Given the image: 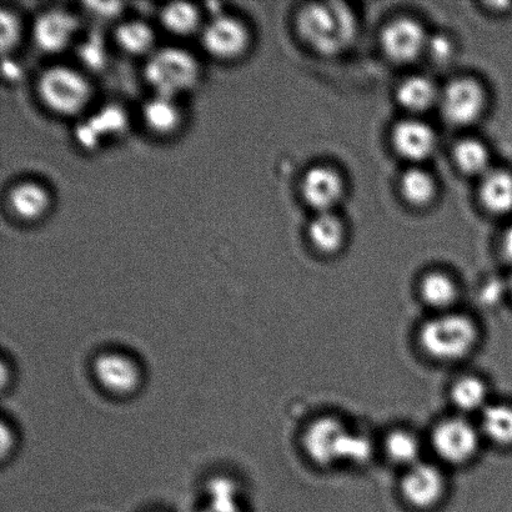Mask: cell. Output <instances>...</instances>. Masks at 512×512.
<instances>
[{
	"instance_id": "obj_11",
	"label": "cell",
	"mask_w": 512,
	"mask_h": 512,
	"mask_svg": "<svg viewBox=\"0 0 512 512\" xmlns=\"http://www.w3.org/2000/svg\"><path fill=\"white\" fill-rule=\"evenodd\" d=\"M428 38L423 27L413 19H396L386 25L381 34V45L394 62H413L426 49Z\"/></svg>"
},
{
	"instance_id": "obj_28",
	"label": "cell",
	"mask_w": 512,
	"mask_h": 512,
	"mask_svg": "<svg viewBox=\"0 0 512 512\" xmlns=\"http://www.w3.org/2000/svg\"><path fill=\"white\" fill-rule=\"evenodd\" d=\"M0 27H2V33H0L2 49L3 52H7L18 42L20 34L18 18L12 12L3 9L0 13Z\"/></svg>"
},
{
	"instance_id": "obj_25",
	"label": "cell",
	"mask_w": 512,
	"mask_h": 512,
	"mask_svg": "<svg viewBox=\"0 0 512 512\" xmlns=\"http://www.w3.org/2000/svg\"><path fill=\"white\" fill-rule=\"evenodd\" d=\"M456 164L461 172L468 175L488 174L490 155L479 140L465 139L454 150Z\"/></svg>"
},
{
	"instance_id": "obj_6",
	"label": "cell",
	"mask_w": 512,
	"mask_h": 512,
	"mask_svg": "<svg viewBox=\"0 0 512 512\" xmlns=\"http://www.w3.org/2000/svg\"><path fill=\"white\" fill-rule=\"evenodd\" d=\"M37 89L45 107L62 115L80 112L92 95L88 79L67 65L45 69L38 79Z\"/></svg>"
},
{
	"instance_id": "obj_18",
	"label": "cell",
	"mask_w": 512,
	"mask_h": 512,
	"mask_svg": "<svg viewBox=\"0 0 512 512\" xmlns=\"http://www.w3.org/2000/svg\"><path fill=\"white\" fill-rule=\"evenodd\" d=\"M484 441L498 448H512V404L491 401L488 408L475 419Z\"/></svg>"
},
{
	"instance_id": "obj_23",
	"label": "cell",
	"mask_w": 512,
	"mask_h": 512,
	"mask_svg": "<svg viewBox=\"0 0 512 512\" xmlns=\"http://www.w3.org/2000/svg\"><path fill=\"white\" fill-rule=\"evenodd\" d=\"M438 92L433 82L425 77L406 79L398 89V100L411 112H424L435 103Z\"/></svg>"
},
{
	"instance_id": "obj_13",
	"label": "cell",
	"mask_w": 512,
	"mask_h": 512,
	"mask_svg": "<svg viewBox=\"0 0 512 512\" xmlns=\"http://www.w3.org/2000/svg\"><path fill=\"white\" fill-rule=\"evenodd\" d=\"M449 400L456 414L476 419L494 399L488 380L478 374H464L451 381Z\"/></svg>"
},
{
	"instance_id": "obj_14",
	"label": "cell",
	"mask_w": 512,
	"mask_h": 512,
	"mask_svg": "<svg viewBox=\"0 0 512 512\" xmlns=\"http://www.w3.org/2000/svg\"><path fill=\"white\" fill-rule=\"evenodd\" d=\"M301 192L310 207L320 210V213H328L343 195V182L334 170L313 168L305 174Z\"/></svg>"
},
{
	"instance_id": "obj_30",
	"label": "cell",
	"mask_w": 512,
	"mask_h": 512,
	"mask_svg": "<svg viewBox=\"0 0 512 512\" xmlns=\"http://www.w3.org/2000/svg\"><path fill=\"white\" fill-rule=\"evenodd\" d=\"M87 7L90 9V12L102 15V17H114L122 9V4L118 2H89Z\"/></svg>"
},
{
	"instance_id": "obj_8",
	"label": "cell",
	"mask_w": 512,
	"mask_h": 512,
	"mask_svg": "<svg viewBox=\"0 0 512 512\" xmlns=\"http://www.w3.org/2000/svg\"><path fill=\"white\" fill-rule=\"evenodd\" d=\"M93 373L105 391L119 398L137 393L143 381V370L138 360L122 351L99 355L94 361Z\"/></svg>"
},
{
	"instance_id": "obj_24",
	"label": "cell",
	"mask_w": 512,
	"mask_h": 512,
	"mask_svg": "<svg viewBox=\"0 0 512 512\" xmlns=\"http://www.w3.org/2000/svg\"><path fill=\"white\" fill-rule=\"evenodd\" d=\"M154 39L153 29L138 19L124 22L115 30V40L119 47L130 54L149 52L153 48Z\"/></svg>"
},
{
	"instance_id": "obj_2",
	"label": "cell",
	"mask_w": 512,
	"mask_h": 512,
	"mask_svg": "<svg viewBox=\"0 0 512 512\" xmlns=\"http://www.w3.org/2000/svg\"><path fill=\"white\" fill-rule=\"evenodd\" d=\"M301 39L315 52L334 57L355 42L358 23L343 3H314L301 9L296 20Z\"/></svg>"
},
{
	"instance_id": "obj_1",
	"label": "cell",
	"mask_w": 512,
	"mask_h": 512,
	"mask_svg": "<svg viewBox=\"0 0 512 512\" xmlns=\"http://www.w3.org/2000/svg\"><path fill=\"white\" fill-rule=\"evenodd\" d=\"M419 348L438 363H458L478 348L481 329L473 316L458 309L431 314L419 326Z\"/></svg>"
},
{
	"instance_id": "obj_5",
	"label": "cell",
	"mask_w": 512,
	"mask_h": 512,
	"mask_svg": "<svg viewBox=\"0 0 512 512\" xmlns=\"http://www.w3.org/2000/svg\"><path fill=\"white\" fill-rule=\"evenodd\" d=\"M145 78L157 95L174 98L198 82L199 64L187 50L162 48L150 55L145 64Z\"/></svg>"
},
{
	"instance_id": "obj_7",
	"label": "cell",
	"mask_w": 512,
	"mask_h": 512,
	"mask_svg": "<svg viewBox=\"0 0 512 512\" xmlns=\"http://www.w3.org/2000/svg\"><path fill=\"white\" fill-rule=\"evenodd\" d=\"M449 490L448 476L439 464L420 461L403 471L399 493L415 510L429 511L443 503Z\"/></svg>"
},
{
	"instance_id": "obj_22",
	"label": "cell",
	"mask_w": 512,
	"mask_h": 512,
	"mask_svg": "<svg viewBox=\"0 0 512 512\" xmlns=\"http://www.w3.org/2000/svg\"><path fill=\"white\" fill-rule=\"evenodd\" d=\"M311 243L324 253H334L344 242V228L340 220L330 213H320L310 224Z\"/></svg>"
},
{
	"instance_id": "obj_3",
	"label": "cell",
	"mask_w": 512,
	"mask_h": 512,
	"mask_svg": "<svg viewBox=\"0 0 512 512\" xmlns=\"http://www.w3.org/2000/svg\"><path fill=\"white\" fill-rule=\"evenodd\" d=\"M484 443L476 420L456 413L440 419L429 435L430 449L439 463L454 468L473 463Z\"/></svg>"
},
{
	"instance_id": "obj_10",
	"label": "cell",
	"mask_w": 512,
	"mask_h": 512,
	"mask_svg": "<svg viewBox=\"0 0 512 512\" xmlns=\"http://www.w3.org/2000/svg\"><path fill=\"white\" fill-rule=\"evenodd\" d=\"M483 89L474 80L456 79L444 90L441 107L448 122L456 125L474 123L484 108Z\"/></svg>"
},
{
	"instance_id": "obj_26",
	"label": "cell",
	"mask_w": 512,
	"mask_h": 512,
	"mask_svg": "<svg viewBox=\"0 0 512 512\" xmlns=\"http://www.w3.org/2000/svg\"><path fill=\"white\" fill-rule=\"evenodd\" d=\"M160 19L170 33L187 35L199 27L198 9L189 3H170L160 12Z\"/></svg>"
},
{
	"instance_id": "obj_20",
	"label": "cell",
	"mask_w": 512,
	"mask_h": 512,
	"mask_svg": "<svg viewBox=\"0 0 512 512\" xmlns=\"http://www.w3.org/2000/svg\"><path fill=\"white\" fill-rule=\"evenodd\" d=\"M481 200L491 213L505 214L512 210V175L501 170L485 175L480 190Z\"/></svg>"
},
{
	"instance_id": "obj_31",
	"label": "cell",
	"mask_w": 512,
	"mask_h": 512,
	"mask_svg": "<svg viewBox=\"0 0 512 512\" xmlns=\"http://www.w3.org/2000/svg\"><path fill=\"white\" fill-rule=\"evenodd\" d=\"M503 249L506 259L512 261V227L505 233Z\"/></svg>"
},
{
	"instance_id": "obj_16",
	"label": "cell",
	"mask_w": 512,
	"mask_h": 512,
	"mask_svg": "<svg viewBox=\"0 0 512 512\" xmlns=\"http://www.w3.org/2000/svg\"><path fill=\"white\" fill-rule=\"evenodd\" d=\"M424 446L420 435L409 428L391 429L381 443L386 460L403 471L424 460Z\"/></svg>"
},
{
	"instance_id": "obj_9",
	"label": "cell",
	"mask_w": 512,
	"mask_h": 512,
	"mask_svg": "<svg viewBox=\"0 0 512 512\" xmlns=\"http://www.w3.org/2000/svg\"><path fill=\"white\" fill-rule=\"evenodd\" d=\"M202 43L213 57L230 60L240 57L249 45V32L243 22L232 15H217L205 25Z\"/></svg>"
},
{
	"instance_id": "obj_15",
	"label": "cell",
	"mask_w": 512,
	"mask_h": 512,
	"mask_svg": "<svg viewBox=\"0 0 512 512\" xmlns=\"http://www.w3.org/2000/svg\"><path fill=\"white\" fill-rule=\"evenodd\" d=\"M393 142L399 154L414 162L431 157L436 147L433 129L416 120H406L396 125Z\"/></svg>"
},
{
	"instance_id": "obj_17",
	"label": "cell",
	"mask_w": 512,
	"mask_h": 512,
	"mask_svg": "<svg viewBox=\"0 0 512 512\" xmlns=\"http://www.w3.org/2000/svg\"><path fill=\"white\" fill-rule=\"evenodd\" d=\"M420 300L433 314L456 310L460 299V289L456 281L441 271H431L419 284Z\"/></svg>"
},
{
	"instance_id": "obj_32",
	"label": "cell",
	"mask_w": 512,
	"mask_h": 512,
	"mask_svg": "<svg viewBox=\"0 0 512 512\" xmlns=\"http://www.w3.org/2000/svg\"><path fill=\"white\" fill-rule=\"evenodd\" d=\"M508 293L510 294L511 299H512V276L509 279V283H508Z\"/></svg>"
},
{
	"instance_id": "obj_12",
	"label": "cell",
	"mask_w": 512,
	"mask_h": 512,
	"mask_svg": "<svg viewBox=\"0 0 512 512\" xmlns=\"http://www.w3.org/2000/svg\"><path fill=\"white\" fill-rule=\"evenodd\" d=\"M78 22L65 10H47L35 19L33 38L35 44L44 52H60L73 39Z\"/></svg>"
},
{
	"instance_id": "obj_27",
	"label": "cell",
	"mask_w": 512,
	"mask_h": 512,
	"mask_svg": "<svg viewBox=\"0 0 512 512\" xmlns=\"http://www.w3.org/2000/svg\"><path fill=\"white\" fill-rule=\"evenodd\" d=\"M400 184L401 192L411 204L425 205L434 198V180L423 169H409L401 178Z\"/></svg>"
},
{
	"instance_id": "obj_29",
	"label": "cell",
	"mask_w": 512,
	"mask_h": 512,
	"mask_svg": "<svg viewBox=\"0 0 512 512\" xmlns=\"http://www.w3.org/2000/svg\"><path fill=\"white\" fill-rule=\"evenodd\" d=\"M426 49H429L431 57L438 60V62L449 60L451 54H453V44L443 35H435V37L428 39Z\"/></svg>"
},
{
	"instance_id": "obj_33",
	"label": "cell",
	"mask_w": 512,
	"mask_h": 512,
	"mask_svg": "<svg viewBox=\"0 0 512 512\" xmlns=\"http://www.w3.org/2000/svg\"><path fill=\"white\" fill-rule=\"evenodd\" d=\"M214 512H233V511H230V510H214Z\"/></svg>"
},
{
	"instance_id": "obj_4",
	"label": "cell",
	"mask_w": 512,
	"mask_h": 512,
	"mask_svg": "<svg viewBox=\"0 0 512 512\" xmlns=\"http://www.w3.org/2000/svg\"><path fill=\"white\" fill-rule=\"evenodd\" d=\"M354 431L338 416H319L306 426L301 448L306 458L321 468L346 464Z\"/></svg>"
},
{
	"instance_id": "obj_21",
	"label": "cell",
	"mask_w": 512,
	"mask_h": 512,
	"mask_svg": "<svg viewBox=\"0 0 512 512\" xmlns=\"http://www.w3.org/2000/svg\"><path fill=\"white\" fill-rule=\"evenodd\" d=\"M144 123L150 130L159 134H168L177 129L180 122V112L174 98L157 97L148 100L143 108Z\"/></svg>"
},
{
	"instance_id": "obj_19",
	"label": "cell",
	"mask_w": 512,
	"mask_h": 512,
	"mask_svg": "<svg viewBox=\"0 0 512 512\" xmlns=\"http://www.w3.org/2000/svg\"><path fill=\"white\" fill-rule=\"evenodd\" d=\"M13 212L24 220H37L48 212L50 195L47 188L37 182H23L15 185L9 194Z\"/></svg>"
}]
</instances>
